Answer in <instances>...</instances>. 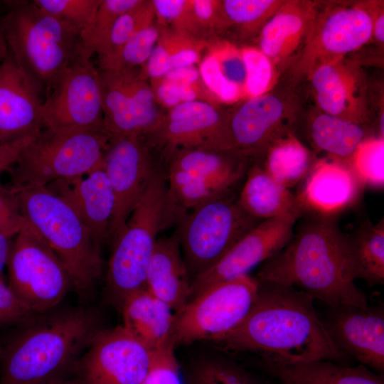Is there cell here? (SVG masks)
Returning a JSON list of instances; mask_svg holds the SVG:
<instances>
[{"mask_svg": "<svg viewBox=\"0 0 384 384\" xmlns=\"http://www.w3.org/2000/svg\"><path fill=\"white\" fill-rule=\"evenodd\" d=\"M302 215L298 209L261 221L218 262L191 280V299L214 284L249 274L257 265L279 252L290 241Z\"/></svg>", "mask_w": 384, "mask_h": 384, "instance_id": "obj_16", "label": "cell"}, {"mask_svg": "<svg viewBox=\"0 0 384 384\" xmlns=\"http://www.w3.org/2000/svg\"><path fill=\"white\" fill-rule=\"evenodd\" d=\"M258 368L282 384H384L380 374L363 364L356 366L317 360L292 363L257 358Z\"/></svg>", "mask_w": 384, "mask_h": 384, "instance_id": "obj_26", "label": "cell"}, {"mask_svg": "<svg viewBox=\"0 0 384 384\" xmlns=\"http://www.w3.org/2000/svg\"><path fill=\"white\" fill-rule=\"evenodd\" d=\"M240 49L246 69L244 98L270 92L275 78L274 65L257 47L247 46Z\"/></svg>", "mask_w": 384, "mask_h": 384, "instance_id": "obj_40", "label": "cell"}, {"mask_svg": "<svg viewBox=\"0 0 384 384\" xmlns=\"http://www.w3.org/2000/svg\"><path fill=\"white\" fill-rule=\"evenodd\" d=\"M172 342L152 351L148 372L142 384H185Z\"/></svg>", "mask_w": 384, "mask_h": 384, "instance_id": "obj_43", "label": "cell"}, {"mask_svg": "<svg viewBox=\"0 0 384 384\" xmlns=\"http://www.w3.org/2000/svg\"><path fill=\"white\" fill-rule=\"evenodd\" d=\"M36 136L30 135L12 142L0 143V174L11 168L23 149Z\"/></svg>", "mask_w": 384, "mask_h": 384, "instance_id": "obj_49", "label": "cell"}, {"mask_svg": "<svg viewBox=\"0 0 384 384\" xmlns=\"http://www.w3.org/2000/svg\"><path fill=\"white\" fill-rule=\"evenodd\" d=\"M38 315L25 323L0 356V384H44L76 364L100 329L87 307Z\"/></svg>", "mask_w": 384, "mask_h": 384, "instance_id": "obj_3", "label": "cell"}, {"mask_svg": "<svg viewBox=\"0 0 384 384\" xmlns=\"http://www.w3.org/2000/svg\"><path fill=\"white\" fill-rule=\"evenodd\" d=\"M308 79L322 112L361 125L367 121L366 83L358 65L334 60L315 68Z\"/></svg>", "mask_w": 384, "mask_h": 384, "instance_id": "obj_21", "label": "cell"}, {"mask_svg": "<svg viewBox=\"0 0 384 384\" xmlns=\"http://www.w3.org/2000/svg\"><path fill=\"white\" fill-rule=\"evenodd\" d=\"M259 282L249 274L214 284L193 297L178 312L171 335L174 346L213 342L235 329L255 302Z\"/></svg>", "mask_w": 384, "mask_h": 384, "instance_id": "obj_10", "label": "cell"}, {"mask_svg": "<svg viewBox=\"0 0 384 384\" xmlns=\"http://www.w3.org/2000/svg\"><path fill=\"white\" fill-rule=\"evenodd\" d=\"M186 384H269L238 363L223 357L204 358L196 363Z\"/></svg>", "mask_w": 384, "mask_h": 384, "instance_id": "obj_36", "label": "cell"}, {"mask_svg": "<svg viewBox=\"0 0 384 384\" xmlns=\"http://www.w3.org/2000/svg\"><path fill=\"white\" fill-rule=\"evenodd\" d=\"M284 0L220 1L221 32L230 31L238 40L257 38Z\"/></svg>", "mask_w": 384, "mask_h": 384, "instance_id": "obj_33", "label": "cell"}, {"mask_svg": "<svg viewBox=\"0 0 384 384\" xmlns=\"http://www.w3.org/2000/svg\"><path fill=\"white\" fill-rule=\"evenodd\" d=\"M157 103L169 110L181 103L177 86L164 77L150 79Z\"/></svg>", "mask_w": 384, "mask_h": 384, "instance_id": "obj_48", "label": "cell"}, {"mask_svg": "<svg viewBox=\"0 0 384 384\" xmlns=\"http://www.w3.org/2000/svg\"><path fill=\"white\" fill-rule=\"evenodd\" d=\"M295 111L293 100L280 92L246 99L228 114L233 149L248 156L265 152L276 139L292 132Z\"/></svg>", "mask_w": 384, "mask_h": 384, "instance_id": "obj_18", "label": "cell"}, {"mask_svg": "<svg viewBox=\"0 0 384 384\" xmlns=\"http://www.w3.org/2000/svg\"><path fill=\"white\" fill-rule=\"evenodd\" d=\"M309 134L317 151L328 153L331 158L346 162L358 145L366 138L361 124L319 112L309 122Z\"/></svg>", "mask_w": 384, "mask_h": 384, "instance_id": "obj_30", "label": "cell"}, {"mask_svg": "<svg viewBox=\"0 0 384 384\" xmlns=\"http://www.w3.org/2000/svg\"><path fill=\"white\" fill-rule=\"evenodd\" d=\"M144 139L149 146L163 149L165 157L181 149H235L228 114L218 106L202 101L182 102L169 109L159 128Z\"/></svg>", "mask_w": 384, "mask_h": 384, "instance_id": "obj_17", "label": "cell"}, {"mask_svg": "<svg viewBox=\"0 0 384 384\" xmlns=\"http://www.w3.org/2000/svg\"><path fill=\"white\" fill-rule=\"evenodd\" d=\"M46 93L9 52L0 64V143L36 135L43 129Z\"/></svg>", "mask_w": 384, "mask_h": 384, "instance_id": "obj_20", "label": "cell"}, {"mask_svg": "<svg viewBox=\"0 0 384 384\" xmlns=\"http://www.w3.org/2000/svg\"><path fill=\"white\" fill-rule=\"evenodd\" d=\"M247 157L236 149H203L177 150L166 156L164 169L177 223L188 210L233 192L246 176Z\"/></svg>", "mask_w": 384, "mask_h": 384, "instance_id": "obj_8", "label": "cell"}, {"mask_svg": "<svg viewBox=\"0 0 384 384\" xmlns=\"http://www.w3.org/2000/svg\"><path fill=\"white\" fill-rule=\"evenodd\" d=\"M46 187L73 209L100 248L109 241L114 197L103 166L83 176L55 181Z\"/></svg>", "mask_w": 384, "mask_h": 384, "instance_id": "obj_22", "label": "cell"}, {"mask_svg": "<svg viewBox=\"0 0 384 384\" xmlns=\"http://www.w3.org/2000/svg\"><path fill=\"white\" fill-rule=\"evenodd\" d=\"M269 384H282L272 380H267Z\"/></svg>", "mask_w": 384, "mask_h": 384, "instance_id": "obj_54", "label": "cell"}, {"mask_svg": "<svg viewBox=\"0 0 384 384\" xmlns=\"http://www.w3.org/2000/svg\"><path fill=\"white\" fill-rule=\"evenodd\" d=\"M44 384H80V383L76 379L71 380L60 379V380H54V381L49 382Z\"/></svg>", "mask_w": 384, "mask_h": 384, "instance_id": "obj_53", "label": "cell"}, {"mask_svg": "<svg viewBox=\"0 0 384 384\" xmlns=\"http://www.w3.org/2000/svg\"><path fill=\"white\" fill-rule=\"evenodd\" d=\"M9 52V48L0 26V64L2 63Z\"/></svg>", "mask_w": 384, "mask_h": 384, "instance_id": "obj_52", "label": "cell"}, {"mask_svg": "<svg viewBox=\"0 0 384 384\" xmlns=\"http://www.w3.org/2000/svg\"><path fill=\"white\" fill-rule=\"evenodd\" d=\"M261 221L241 207L233 192L187 213L176 233L191 280L218 262Z\"/></svg>", "mask_w": 384, "mask_h": 384, "instance_id": "obj_9", "label": "cell"}, {"mask_svg": "<svg viewBox=\"0 0 384 384\" xmlns=\"http://www.w3.org/2000/svg\"><path fill=\"white\" fill-rule=\"evenodd\" d=\"M6 267L9 287L37 315L53 311L73 289L60 259L28 223L12 240Z\"/></svg>", "mask_w": 384, "mask_h": 384, "instance_id": "obj_11", "label": "cell"}, {"mask_svg": "<svg viewBox=\"0 0 384 384\" xmlns=\"http://www.w3.org/2000/svg\"><path fill=\"white\" fill-rule=\"evenodd\" d=\"M3 7H4V1H0V9H3Z\"/></svg>", "mask_w": 384, "mask_h": 384, "instance_id": "obj_55", "label": "cell"}, {"mask_svg": "<svg viewBox=\"0 0 384 384\" xmlns=\"http://www.w3.org/2000/svg\"><path fill=\"white\" fill-rule=\"evenodd\" d=\"M156 23L161 28L188 33L189 0L151 1Z\"/></svg>", "mask_w": 384, "mask_h": 384, "instance_id": "obj_45", "label": "cell"}, {"mask_svg": "<svg viewBox=\"0 0 384 384\" xmlns=\"http://www.w3.org/2000/svg\"><path fill=\"white\" fill-rule=\"evenodd\" d=\"M26 223L16 190L0 184V233L15 237Z\"/></svg>", "mask_w": 384, "mask_h": 384, "instance_id": "obj_46", "label": "cell"}, {"mask_svg": "<svg viewBox=\"0 0 384 384\" xmlns=\"http://www.w3.org/2000/svg\"><path fill=\"white\" fill-rule=\"evenodd\" d=\"M38 7L80 32L92 24L102 0H34Z\"/></svg>", "mask_w": 384, "mask_h": 384, "instance_id": "obj_41", "label": "cell"}, {"mask_svg": "<svg viewBox=\"0 0 384 384\" xmlns=\"http://www.w3.org/2000/svg\"><path fill=\"white\" fill-rule=\"evenodd\" d=\"M363 186L382 188L384 184V138L367 137L346 162Z\"/></svg>", "mask_w": 384, "mask_h": 384, "instance_id": "obj_38", "label": "cell"}, {"mask_svg": "<svg viewBox=\"0 0 384 384\" xmlns=\"http://www.w3.org/2000/svg\"><path fill=\"white\" fill-rule=\"evenodd\" d=\"M142 0H102L91 26L80 33L83 55L92 58L101 53L117 20Z\"/></svg>", "mask_w": 384, "mask_h": 384, "instance_id": "obj_35", "label": "cell"}, {"mask_svg": "<svg viewBox=\"0 0 384 384\" xmlns=\"http://www.w3.org/2000/svg\"><path fill=\"white\" fill-rule=\"evenodd\" d=\"M99 73L103 110V132L110 138L141 137L131 99L118 73L115 71L100 70Z\"/></svg>", "mask_w": 384, "mask_h": 384, "instance_id": "obj_32", "label": "cell"}, {"mask_svg": "<svg viewBox=\"0 0 384 384\" xmlns=\"http://www.w3.org/2000/svg\"><path fill=\"white\" fill-rule=\"evenodd\" d=\"M14 237L0 233V279H4L3 271L6 266L7 259Z\"/></svg>", "mask_w": 384, "mask_h": 384, "instance_id": "obj_51", "label": "cell"}, {"mask_svg": "<svg viewBox=\"0 0 384 384\" xmlns=\"http://www.w3.org/2000/svg\"><path fill=\"white\" fill-rule=\"evenodd\" d=\"M265 152V171L288 189L304 180L315 162L293 132L276 139Z\"/></svg>", "mask_w": 384, "mask_h": 384, "instance_id": "obj_31", "label": "cell"}, {"mask_svg": "<svg viewBox=\"0 0 384 384\" xmlns=\"http://www.w3.org/2000/svg\"><path fill=\"white\" fill-rule=\"evenodd\" d=\"M36 316L13 292L4 279H0V326L23 324Z\"/></svg>", "mask_w": 384, "mask_h": 384, "instance_id": "obj_47", "label": "cell"}, {"mask_svg": "<svg viewBox=\"0 0 384 384\" xmlns=\"http://www.w3.org/2000/svg\"><path fill=\"white\" fill-rule=\"evenodd\" d=\"M296 196L299 208L319 216H331L353 206L363 186L344 161L326 158L315 161Z\"/></svg>", "mask_w": 384, "mask_h": 384, "instance_id": "obj_23", "label": "cell"}, {"mask_svg": "<svg viewBox=\"0 0 384 384\" xmlns=\"http://www.w3.org/2000/svg\"><path fill=\"white\" fill-rule=\"evenodd\" d=\"M256 279L299 289L328 306H366L354 282L348 235L331 216H316L300 226L279 252L262 263Z\"/></svg>", "mask_w": 384, "mask_h": 384, "instance_id": "obj_2", "label": "cell"}, {"mask_svg": "<svg viewBox=\"0 0 384 384\" xmlns=\"http://www.w3.org/2000/svg\"><path fill=\"white\" fill-rule=\"evenodd\" d=\"M110 137L103 132L44 128L9 170L14 188L43 187L103 166Z\"/></svg>", "mask_w": 384, "mask_h": 384, "instance_id": "obj_7", "label": "cell"}, {"mask_svg": "<svg viewBox=\"0 0 384 384\" xmlns=\"http://www.w3.org/2000/svg\"><path fill=\"white\" fill-rule=\"evenodd\" d=\"M146 289L175 313L190 301L191 279L176 232L158 238L147 269Z\"/></svg>", "mask_w": 384, "mask_h": 384, "instance_id": "obj_25", "label": "cell"}, {"mask_svg": "<svg viewBox=\"0 0 384 384\" xmlns=\"http://www.w3.org/2000/svg\"><path fill=\"white\" fill-rule=\"evenodd\" d=\"M152 351L122 326L101 329L75 365L80 384H142Z\"/></svg>", "mask_w": 384, "mask_h": 384, "instance_id": "obj_14", "label": "cell"}, {"mask_svg": "<svg viewBox=\"0 0 384 384\" xmlns=\"http://www.w3.org/2000/svg\"><path fill=\"white\" fill-rule=\"evenodd\" d=\"M176 224L165 171L159 166L126 223L111 241L105 294L119 310L129 297L146 289L147 269L158 235Z\"/></svg>", "mask_w": 384, "mask_h": 384, "instance_id": "obj_4", "label": "cell"}, {"mask_svg": "<svg viewBox=\"0 0 384 384\" xmlns=\"http://www.w3.org/2000/svg\"><path fill=\"white\" fill-rule=\"evenodd\" d=\"M202 79L220 102L233 103L243 99L241 89L229 82L222 74L215 58L208 53L199 63Z\"/></svg>", "mask_w": 384, "mask_h": 384, "instance_id": "obj_44", "label": "cell"}, {"mask_svg": "<svg viewBox=\"0 0 384 384\" xmlns=\"http://www.w3.org/2000/svg\"><path fill=\"white\" fill-rule=\"evenodd\" d=\"M104 169L114 197L109 241L119 233L142 198L159 165L144 138H110L103 158Z\"/></svg>", "mask_w": 384, "mask_h": 384, "instance_id": "obj_15", "label": "cell"}, {"mask_svg": "<svg viewBox=\"0 0 384 384\" xmlns=\"http://www.w3.org/2000/svg\"><path fill=\"white\" fill-rule=\"evenodd\" d=\"M206 49L215 58L223 76L241 89L244 97L246 69L240 48L230 41L213 37L207 40Z\"/></svg>", "mask_w": 384, "mask_h": 384, "instance_id": "obj_42", "label": "cell"}, {"mask_svg": "<svg viewBox=\"0 0 384 384\" xmlns=\"http://www.w3.org/2000/svg\"><path fill=\"white\" fill-rule=\"evenodd\" d=\"M42 122L43 129L103 132L100 73L90 58L82 55L61 75L46 97Z\"/></svg>", "mask_w": 384, "mask_h": 384, "instance_id": "obj_13", "label": "cell"}, {"mask_svg": "<svg viewBox=\"0 0 384 384\" xmlns=\"http://www.w3.org/2000/svg\"><path fill=\"white\" fill-rule=\"evenodd\" d=\"M115 72L131 99L140 137L151 136L161 126L165 114L159 109L148 78L142 68Z\"/></svg>", "mask_w": 384, "mask_h": 384, "instance_id": "obj_34", "label": "cell"}, {"mask_svg": "<svg viewBox=\"0 0 384 384\" xmlns=\"http://www.w3.org/2000/svg\"><path fill=\"white\" fill-rule=\"evenodd\" d=\"M319 4L288 0L261 29L257 47L274 65L298 55L308 37Z\"/></svg>", "mask_w": 384, "mask_h": 384, "instance_id": "obj_24", "label": "cell"}, {"mask_svg": "<svg viewBox=\"0 0 384 384\" xmlns=\"http://www.w3.org/2000/svg\"><path fill=\"white\" fill-rule=\"evenodd\" d=\"M245 176L238 200L250 215L264 220L301 210L296 196L274 181L263 166H249Z\"/></svg>", "mask_w": 384, "mask_h": 384, "instance_id": "obj_28", "label": "cell"}, {"mask_svg": "<svg viewBox=\"0 0 384 384\" xmlns=\"http://www.w3.org/2000/svg\"><path fill=\"white\" fill-rule=\"evenodd\" d=\"M349 258L354 280L369 287L384 283V220L373 224L367 220L348 236Z\"/></svg>", "mask_w": 384, "mask_h": 384, "instance_id": "obj_29", "label": "cell"}, {"mask_svg": "<svg viewBox=\"0 0 384 384\" xmlns=\"http://www.w3.org/2000/svg\"><path fill=\"white\" fill-rule=\"evenodd\" d=\"M336 348L381 375L384 371V309L381 306H329L322 321Z\"/></svg>", "mask_w": 384, "mask_h": 384, "instance_id": "obj_19", "label": "cell"}, {"mask_svg": "<svg viewBox=\"0 0 384 384\" xmlns=\"http://www.w3.org/2000/svg\"><path fill=\"white\" fill-rule=\"evenodd\" d=\"M383 4L375 1L373 14V37L380 44L384 42Z\"/></svg>", "mask_w": 384, "mask_h": 384, "instance_id": "obj_50", "label": "cell"}, {"mask_svg": "<svg viewBox=\"0 0 384 384\" xmlns=\"http://www.w3.org/2000/svg\"><path fill=\"white\" fill-rule=\"evenodd\" d=\"M0 26L9 50L43 87L46 97L64 71L83 55L80 31L33 1H7Z\"/></svg>", "mask_w": 384, "mask_h": 384, "instance_id": "obj_5", "label": "cell"}, {"mask_svg": "<svg viewBox=\"0 0 384 384\" xmlns=\"http://www.w3.org/2000/svg\"><path fill=\"white\" fill-rule=\"evenodd\" d=\"M154 20L151 1L142 0L139 5L122 14L115 22L97 55L98 65L113 58L138 31L152 24Z\"/></svg>", "mask_w": 384, "mask_h": 384, "instance_id": "obj_37", "label": "cell"}, {"mask_svg": "<svg viewBox=\"0 0 384 384\" xmlns=\"http://www.w3.org/2000/svg\"><path fill=\"white\" fill-rule=\"evenodd\" d=\"M375 1L334 2L319 6L306 42L290 69L294 81L321 64L346 58L373 38Z\"/></svg>", "mask_w": 384, "mask_h": 384, "instance_id": "obj_12", "label": "cell"}, {"mask_svg": "<svg viewBox=\"0 0 384 384\" xmlns=\"http://www.w3.org/2000/svg\"><path fill=\"white\" fill-rule=\"evenodd\" d=\"M259 284L257 299L243 321L215 341L222 349L276 363L327 360L351 365L330 338L311 295L293 287Z\"/></svg>", "mask_w": 384, "mask_h": 384, "instance_id": "obj_1", "label": "cell"}, {"mask_svg": "<svg viewBox=\"0 0 384 384\" xmlns=\"http://www.w3.org/2000/svg\"><path fill=\"white\" fill-rule=\"evenodd\" d=\"M161 30L156 22L140 30L113 58L99 65V70L120 71L142 68L158 41Z\"/></svg>", "mask_w": 384, "mask_h": 384, "instance_id": "obj_39", "label": "cell"}, {"mask_svg": "<svg viewBox=\"0 0 384 384\" xmlns=\"http://www.w3.org/2000/svg\"><path fill=\"white\" fill-rule=\"evenodd\" d=\"M14 189L28 224L60 259L79 298L88 299L103 265L100 248L87 228L65 201L46 186Z\"/></svg>", "mask_w": 384, "mask_h": 384, "instance_id": "obj_6", "label": "cell"}, {"mask_svg": "<svg viewBox=\"0 0 384 384\" xmlns=\"http://www.w3.org/2000/svg\"><path fill=\"white\" fill-rule=\"evenodd\" d=\"M119 311L122 326L151 351L172 342L175 312L146 289L129 297Z\"/></svg>", "mask_w": 384, "mask_h": 384, "instance_id": "obj_27", "label": "cell"}]
</instances>
